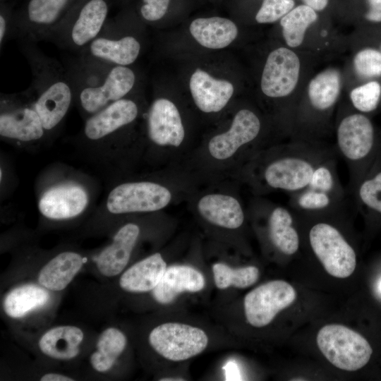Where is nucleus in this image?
I'll return each mask as SVG.
<instances>
[{
  "mask_svg": "<svg viewBox=\"0 0 381 381\" xmlns=\"http://www.w3.org/2000/svg\"><path fill=\"white\" fill-rule=\"evenodd\" d=\"M294 6V0H263L255 20L259 23H273L284 17Z\"/></svg>",
  "mask_w": 381,
  "mask_h": 381,
  "instance_id": "obj_38",
  "label": "nucleus"
},
{
  "mask_svg": "<svg viewBox=\"0 0 381 381\" xmlns=\"http://www.w3.org/2000/svg\"><path fill=\"white\" fill-rule=\"evenodd\" d=\"M223 369L225 372V380L227 381L241 380L240 369L236 362L234 361H228Z\"/></svg>",
  "mask_w": 381,
  "mask_h": 381,
  "instance_id": "obj_42",
  "label": "nucleus"
},
{
  "mask_svg": "<svg viewBox=\"0 0 381 381\" xmlns=\"http://www.w3.org/2000/svg\"><path fill=\"white\" fill-rule=\"evenodd\" d=\"M127 338L114 327L104 329L99 335L95 349L90 356L92 368L99 373L109 372L124 351Z\"/></svg>",
  "mask_w": 381,
  "mask_h": 381,
  "instance_id": "obj_28",
  "label": "nucleus"
},
{
  "mask_svg": "<svg viewBox=\"0 0 381 381\" xmlns=\"http://www.w3.org/2000/svg\"><path fill=\"white\" fill-rule=\"evenodd\" d=\"M167 264L160 253H155L123 271L119 278L120 287L128 292L152 291L161 280Z\"/></svg>",
  "mask_w": 381,
  "mask_h": 381,
  "instance_id": "obj_25",
  "label": "nucleus"
},
{
  "mask_svg": "<svg viewBox=\"0 0 381 381\" xmlns=\"http://www.w3.org/2000/svg\"><path fill=\"white\" fill-rule=\"evenodd\" d=\"M341 90V75L334 68L317 74L309 83L308 97L310 106L316 111H326L337 102Z\"/></svg>",
  "mask_w": 381,
  "mask_h": 381,
  "instance_id": "obj_30",
  "label": "nucleus"
},
{
  "mask_svg": "<svg viewBox=\"0 0 381 381\" xmlns=\"http://www.w3.org/2000/svg\"><path fill=\"white\" fill-rule=\"evenodd\" d=\"M159 380H162V381H170V380H171V381L177 380L178 381L179 380H179H183V379H169V378L164 379L163 378V379H160Z\"/></svg>",
  "mask_w": 381,
  "mask_h": 381,
  "instance_id": "obj_45",
  "label": "nucleus"
},
{
  "mask_svg": "<svg viewBox=\"0 0 381 381\" xmlns=\"http://www.w3.org/2000/svg\"><path fill=\"white\" fill-rule=\"evenodd\" d=\"M268 234L274 246L281 253L291 255L297 252L300 240L294 226V217L286 207H274L268 219Z\"/></svg>",
  "mask_w": 381,
  "mask_h": 381,
  "instance_id": "obj_29",
  "label": "nucleus"
},
{
  "mask_svg": "<svg viewBox=\"0 0 381 381\" xmlns=\"http://www.w3.org/2000/svg\"><path fill=\"white\" fill-rule=\"evenodd\" d=\"M171 198L169 190L158 183H126L117 186L109 193L107 207L113 214L152 212L164 208Z\"/></svg>",
  "mask_w": 381,
  "mask_h": 381,
  "instance_id": "obj_11",
  "label": "nucleus"
},
{
  "mask_svg": "<svg viewBox=\"0 0 381 381\" xmlns=\"http://www.w3.org/2000/svg\"><path fill=\"white\" fill-rule=\"evenodd\" d=\"M148 339L158 354L172 361L192 358L202 352L208 344L203 330L177 322H167L155 327Z\"/></svg>",
  "mask_w": 381,
  "mask_h": 381,
  "instance_id": "obj_9",
  "label": "nucleus"
},
{
  "mask_svg": "<svg viewBox=\"0 0 381 381\" xmlns=\"http://www.w3.org/2000/svg\"><path fill=\"white\" fill-rule=\"evenodd\" d=\"M88 203L85 190L78 185H63L53 187L41 197L38 207L45 217L52 219H66L81 214Z\"/></svg>",
  "mask_w": 381,
  "mask_h": 381,
  "instance_id": "obj_19",
  "label": "nucleus"
},
{
  "mask_svg": "<svg viewBox=\"0 0 381 381\" xmlns=\"http://www.w3.org/2000/svg\"><path fill=\"white\" fill-rule=\"evenodd\" d=\"M116 1V0H115Z\"/></svg>",
  "mask_w": 381,
  "mask_h": 381,
  "instance_id": "obj_47",
  "label": "nucleus"
},
{
  "mask_svg": "<svg viewBox=\"0 0 381 381\" xmlns=\"http://www.w3.org/2000/svg\"><path fill=\"white\" fill-rule=\"evenodd\" d=\"M337 151L349 167L360 163L372 152L374 128L370 119L359 113L344 117L337 128Z\"/></svg>",
  "mask_w": 381,
  "mask_h": 381,
  "instance_id": "obj_14",
  "label": "nucleus"
},
{
  "mask_svg": "<svg viewBox=\"0 0 381 381\" xmlns=\"http://www.w3.org/2000/svg\"><path fill=\"white\" fill-rule=\"evenodd\" d=\"M333 157V150L308 143L291 144L282 156L267 164L263 178L273 189L297 193L308 187L316 167Z\"/></svg>",
  "mask_w": 381,
  "mask_h": 381,
  "instance_id": "obj_4",
  "label": "nucleus"
},
{
  "mask_svg": "<svg viewBox=\"0 0 381 381\" xmlns=\"http://www.w3.org/2000/svg\"><path fill=\"white\" fill-rule=\"evenodd\" d=\"M13 9L6 4L1 3L0 8V47L12 38Z\"/></svg>",
  "mask_w": 381,
  "mask_h": 381,
  "instance_id": "obj_40",
  "label": "nucleus"
},
{
  "mask_svg": "<svg viewBox=\"0 0 381 381\" xmlns=\"http://www.w3.org/2000/svg\"><path fill=\"white\" fill-rule=\"evenodd\" d=\"M170 0H142L139 13L147 22H157L165 16Z\"/></svg>",
  "mask_w": 381,
  "mask_h": 381,
  "instance_id": "obj_39",
  "label": "nucleus"
},
{
  "mask_svg": "<svg viewBox=\"0 0 381 381\" xmlns=\"http://www.w3.org/2000/svg\"><path fill=\"white\" fill-rule=\"evenodd\" d=\"M308 237L314 254L328 274L337 278L352 274L356 255L337 228L327 222H318L310 228Z\"/></svg>",
  "mask_w": 381,
  "mask_h": 381,
  "instance_id": "obj_8",
  "label": "nucleus"
},
{
  "mask_svg": "<svg viewBox=\"0 0 381 381\" xmlns=\"http://www.w3.org/2000/svg\"><path fill=\"white\" fill-rule=\"evenodd\" d=\"M194 39L209 49H222L229 45L238 35L234 23L220 17L200 18L192 21L189 27Z\"/></svg>",
  "mask_w": 381,
  "mask_h": 381,
  "instance_id": "obj_27",
  "label": "nucleus"
},
{
  "mask_svg": "<svg viewBox=\"0 0 381 381\" xmlns=\"http://www.w3.org/2000/svg\"><path fill=\"white\" fill-rule=\"evenodd\" d=\"M353 66L361 77L381 76V52L370 48L361 50L354 57Z\"/></svg>",
  "mask_w": 381,
  "mask_h": 381,
  "instance_id": "obj_37",
  "label": "nucleus"
},
{
  "mask_svg": "<svg viewBox=\"0 0 381 381\" xmlns=\"http://www.w3.org/2000/svg\"><path fill=\"white\" fill-rule=\"evenodd\" d=\"M150 140L157 145L178 147L184 138V128L177 107L165 98L155 99L147 114Z\"/></svg>",
  "mask_w": 381,
  "mask_h": 381,
  "instance_id": "obj_17",
  "label": "nucleus"
},
{
  "mask_svg": "<svg viewBox=\"0 0 381 381\" xmlns=\"http://www.w3.org/2000/svg\"><path fill=\"white\" fill-rule=\"evenodd\" d=\"M115 0H76L47 35L58 47L76 54L101 32Z\"/></svg>",
  "mask_w": 381,
  "mask_h": 381,
  "instance_id": "obj_3",
  "label": "nucleus"
},
{
  "mask_svg": "<svg viewBox=\"0 0 381 381\" xmlns=\"http://www.w3.org/2000/svg\"><path fill=\"white\" fill-rule=\"evenodd\" d=\"M381 95V86L376 81H370L353 89L350 99L353 106L359 111L368 113L378 106Z\"/></svg>",
  "mask_w": 381,
  "mask_h": 381,
  "instance_id": "obj_35",
  "label": "nucleus"
},
{
  "mask_svg": "<svg viewBox=\"0 0 381 381\" xmlns=\"http://www.w3.org/2000/svg\"><path fill=\"white\" fill-rule=\"evenodd\" d=\"M137 103L123 98L87 117L84 128L85 137L92 141L109 138L132 123L138 115Z\"/></svg>",
  "mask_w": 381,
  "mask_h": 381,
  "instance_id": "obj_15",
  "label": "nucleus"
},
{
  "mask_svg": "<svg viewBox=\"0 0 381 381\" xmlns=\"http://www.w3.org/2000/svg\"><path fill=\"white\" fill-rule=\"evenodd\" d=\"M120 14L109 18L99 35L76 54L85 61L128 66L140 55L141 43L133 35L123 34Z\"/></svg>",
  "mask_w": 381,
  "mask_h": 381,
  "instance_id": "obj_7",
  "label": "nucleus"
},
{
  "mask_svg": "<svg viewBox=\"0 0 381 381\" xmlns=\"http://www.w3.org/2000/svg\"><path fill=\"white\" fill-rule=\"evenodd\" d=\"M32 72L31 85L25 91L46 132L61 124L74 100L72 82L64 65L46 55L37 43L18 41Z\"/></svg>",
  "mask_w": 381,
  "mask_h": 381,
  "instance_id": "obj_1",
  "label": "nucleus"
},
{
  "mask_svg": "<svg viewBox=\"0 0 381 381\" xmlns=\"http://www.w3.org/2000/svg\"><path fill=\"white\" fill-rule=\"evenodd\" d=\"M83 264V258L76 252L60 253L40 270L37 283L51 292L61 291L72 282Z\"/></svg>",
  "mask_w": 381,
  "mask_h": 381,
  "instance_id": "obj_23",
  "label": "nucleus"
},
{
  "mask_svg": "<svg viewBox=\"0 0 381 381\" xmlns=\"http://www.w3.org/2000/svg\"><path fill=\"white\" fill-rule=\"evenodd\" d=\"M342 199L329 193L306 188L291 193V208L305 212L319 213L331 209H338Z\"/></svg>",
  "mask_w": 381,
  "mask_h": 381,
  "instance_id": "obj_32",
  "label": "nucleus"
},
{
  "mask_svg": "<svg viewBox=\"0 0 381 381\" xmlns=\"http://www.w3.org/2000/svg\"><path fill=\"white\" fill-rule=\"evenodd\" d=\"M212 272L215 285L219 289L231 286L247 288L254 284L259 277V270L255 266L231 268L224 263H215Z\"/></svg>",
  "mask_w": 381,
  "mask_h": 381,
  "instance_id": "obj_33",
  "label": "nucleus"
},
{
  "mask_svg": "<svg viewBox=\"0 0 381 381\" xmlns=\"http://www.w3.org/2000/svg\"><path fill=\"white\" fill-rule=\"evenodd\" d=\"M51 291L40 284L26 283L11 289L4 297L3 309L10 318L20 319L47 306Z\"/></svg>",
  "mask_w": 381,
  "mask_h": 381,
  "instance_id": "obj_24",
  "label": "nucleus"
},
{
  "mask_svg": "<svg viewBox=\"0 0 381 381\" xmlns=\"http://www.w3.org/2000/svg\"><path fill=\"white\" fill-rule=\"evenodd\" d=\"M317 18L315 11L306 4L292 8L280 20L286 44L292 48L300 46L308 28Z\"/></svg>",
  "mask_w": 381,
  "mask_h": 381,
  "instance_id": "obj_31",
  "label": "nucleus"
},
{
  "mask_svg": "<svg viewBox=\"0 0 381 381\" xmlns=\"http://www.w3.org/2000/svg\"><path fill=\"white\" fill-rule=\"evenodd\" d=\"M139 234L138 226L133 223L126 224L119 229L111 243L94 258L96 267L102 276L113 277L123 272Z\"/></svg>",
  "mask_w": 381,
  "mask_h": 381,
  "instance_id": "obj_18",
  "label": "nucleus"
},
{
  "mask_svg": "<svg viewBox=\"0 0 381 381\" xmlns=\"http://www.w3.org/2000/svg\"><path fill=\"white\" fill-rule=\"evenodd\" d=\"M306 5L310 6L315 11L323 10L328 4V0H303Z\"/></svg>",
  "mask_w": 381,
  "mask_h": 381,
  "instance_id": "obj_44",
  "label": "nucleus"
},
{
  "mask_svg": "<svg viewBox=\"0 0 381 381\" xmlns=\"http://www.w3.org/2000/svg\"><path fill=\"white\" fill-rule=\"evenodd\" d=\"M307 188L344 198V190L338 179L334 157L327 159L316 167Z\"/></svg>",
  "mask_w": 381,
  "mask_h": 381,
  "instance_id": "obj_34",
  "label": "nucleus"
},
{
  "mask_svg": "<svg viewBox=\"0 0 381 381\" xmlns=\"http://www.w3.org/2000/svg\"><path fill=\"white\" fill-rule=\"evenodd\" d=\"M198 210L205 219L221 227L237 229L244 221L240 203L229 195H207L199 200Z\"/></svg>",
  "mask_w": 381,
  "mask_h": 381,
  "instance_id": "obj_26",
  "label": "nucleus"
},
{
  "mask_svg": "<svg viewBox=\"0 0 381 381\" xmlns=\"http://www.w3.org/2000/svg\"><path fill=\"white\" fill-rule=\"evenodd\" d=\"M205 284L202 274L187 265L167 267L161 280L152 291L155 300L161 304H169L181 293L197 292Z\"/></svg>",
  "mask_w": 381,
  "mask_h": 381,
  "instance_id": "obj_21",
  "label": "nucleus"
},
{
  "mask_svg": "<svg viewBox=\"0 0 381 381\" xmlns=\"http://www.w3.org/2000/svg\"><path fill=\"white\" fill-rule=\"evenodd\" d=\"M260 131V121L256 114L249 109H241L234 117L228 131L210 140L209 152L217 159L229 158L240 147L253 141Z\"/></svg>",
  "mask_w": 381,
  "mask_h": 381,
  "instance_id": "obj_16",
  "label": "nucleus"
},
{
  "mask_svg": "<svg viewBox=\"0 0 381 381\" xmlns=\"http://www.w3.org/2000/svg\"><path fill=\"white\" fill-rule=\"evenodd\" d=\"M316 341L322 353L333 365L346 371H356L365 366L373 353L365 337L341 325L322 327Z\"/></svg>",
  "mask_w": 381,
  "mask_h": 381,
  "instance_id": "obj_5",
  "label": "nucleus"
},
{
  "mask_svg": "<svg viewBox=\"0 0 381 381\" xmlns=\"http://www.w3.org/2000/svg\"><path fill=\"white\" fill-rule=\"evenodd\" d=\"M76 0H28L13 10L12 38L37 43L45 40Z\"/></svg>",
  "mask_w": 381,
  "mask_h": 381,
  "instance_id": "obj_6",
  "label": "nucleus"
},
{
  "mask_svg": "<svg viewBox=\"0 0 381 381\" xmlns=\"http://www.w3.org/2000/svg\"><path fill=\"white\" fill-rule=\"evenodd\" d=\"M380 48H381V47H380Z\"/></svg>",
  "mask_w": 381,
  "mask_h": 381,
  "instance_id": "obj_46",
  "label": "nucleus"
},
{
  "mask_svg": "<svg viewBox=\"0 0 381 381\" xmlns=\"http://www.w3.org/2000/svg\"><path fill=\"white\" fill-rule=\"evenodd\" d=\"M189 86L195 104L206 113L222 109L234 90L230 82L214 78L202 70H197L193 73Z\"/></svg>",
  "mask_w": 381,
  "mask_h": 381,
  "instance_id": "obj_20",
  "label": "nucleus"
},
{
  "mask_svg": "<svg viewBox=\"0 0 381 381\" xmlns=\"http://www.w3.org/2000/svg\"><path fill=\"white\" fill-rule=\"evenodd\" d=\"M296 298L294 288L285 281L274 280L262 284L245 296L246 320L253 327L266 326L279 311L292 304Z\"/></svg>",
  "mask_w": 381,
  "mask_h": 381,
  "instance_id": "obj_12",
  "label": "nucleus"
},
{
  "mask_svg": "<svg viewBox=\"0 0 381 381\" xmlns=\"http://www.w3.org/2000/svg\"><path fill=\"white\" fill-rule=\"evenodd\" d=\"M357 194L362 205L381 214V170L362 181Z\"/></svg>",
  "mask_w": 381,
  "mask_h": 381,
  "instance_id": "obj_36",
  "label": "nucleus"
},
{
  "mask_svg": "<svg viewBox=\"0 0 381 381\" xmlns=\"http://www.w3.org/2000/svg\"><path fill=\"white\" fill-rule=\"evenodd\" d=\"M84 332L78 327L64 325L49 329L40 338L38 347L46 356L57 361H70L80 352Z\"/></svg>",
  "mask_w": 381,
  "mask_h": 381,
  "instance_id": "obj_22",
  "label": "nucleus"
},
{
  "mask_svg": "<svg viewBox=\"0 0 381 381\" xmlns=\"http://www.w3.org/2000/svg\"><path fill=\"white\" fill-rule=\"evenodd\" d=\"M42 381H73L75 379L66 375L57 373H47L43 375L40 379Z\"/></svg>",
  "mask_w": 381,
  "mask_h": 381,
  "instance_id": "obj_43",
  "label": "nucleus"
},
{
  "mask_svg": "<svg viewBox=\"0 0 381 381\" xmlns=\"http://www.w3.org/2000/svg\"><path fill=\"white\" fill-rule=\"evenodd\" d=\"M46 133L32 102L24 91L1 95L0 135L20 142H32Z\"/></svg>",
  "mask_w": 381,
  "mask_h": 381,
  "instance_id": "obj_10",
  "label": "nucleus"
},
{
  "mask_svg": "<svg viewBox=\"0 0 381 381\" xmlns=\"http://www.w3.org/2000/svg\"><path fill=\"white\" fill-rule=\"evenodd\" d=\"M299 73L298 56L288 48H277L267 58L261 78V90L269 97H286L296 87Z\"/></svg>",
  "mask_w": 381,
  "mask_h": 381,
  "instance_id": "obj_13",
  "label": "nucleus"
},
{
  "mask_svg": "<svg viewBox=\"0 0 381 381\" xmlns=\"http://www.w3.org/2000/svg\"><path fill=\"white\" fill-rule=\"evenodd\" d=\"M74 90V100L88 116L126 97L137 76L129 66L85 61L78 56L64 64Z\"/></svg>",
  "mask_w": 381,
  "mask_h": 381,
  "instance_id": "obj_2",
  "label": "nucleus"
},
{
  "mask_svg": "<svg viewBox=\"0 0 381 381\" xmlns=\"http://www.w3.org/2000/svg\"><path fill=\"white\" fill-rule=\"evenodd\" d=\"M370 9L366 13V18L371 22H381V0H368Z\"/></svg>",
  "mask_w": 381,
  "mask_h": 381,
  "instance_id": "obj_41",
  "label": "nucleus"
}]
</instances>
